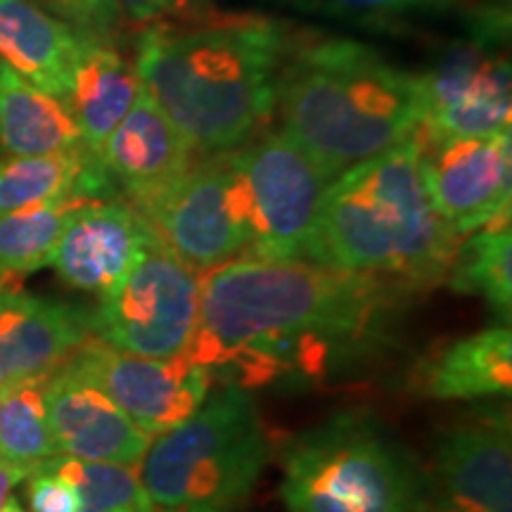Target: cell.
<instances>
[{"label":"cell","instance_id":"obj_1","mask_svg":"<svg viewBox=\"0 0 512 512\" xmlns=\"http://www.w3.org/2000/svg\"><path fill=\"white\" fill-rule=\"evenodd\" d=\"M413 290L313 261L240 256L202 275L185 356L211 380L254 389L328 380L373 361Z\"/></svg>","mask_w":512,"mask_h":512},{"label":"cell","instance_id":"obj_2","mask_svg":"<svg viewBox=\"0 0 512 512\" xmlns=\"http://www.w3.org/2000/svg\"><path fill=\"white\" fill-rule=\"evenodd\" d=\"M285 36L261 17L159 22L136 38L133 67L200 157L233 152L275 114Z\"/></svg>","mask_w":512,"mask_h":512},{"label":"cell","instance_id":"obj_3","mask_svg":"<svg viewBox=\"0 0 512 512\" xmlns=\"http://www.w3.org/2000/svg\"><path fill=\"white\" fill-rule=\"evenodd\" d=\"M422 147L420 133H413L328 185L309 261L392 280L413 292L446 283L460 238L430 200Z\"/></svg>","mask_w":512,"mask_h":512},{"label":"cell","instance_id":"obj_4","mask_svg":"<svg viewBox=\"0 0 512 512\" xmlns=\"http://www.w3.org/2000/svg\"><path fill=\"white\" fill-rule=\"evenodd\" d=\"M275 112L280 131L335 181L418 133L420 83L373 48L332 38L285 57Z\"/></svg>","mask_w":512,"mask_h":512},{"label":"cell","instance_id":"obj_5","mask_svg":"<svg viewBox=\"0 0 512 512\" xmlns=\"http://www.w3.org/2000/svg\"><path fill=\"white\" fill-rule=\"evenodd\" d=\"M268 460V441L247 389L221 384L188 420L152 439L138 475L152 505L181 512L238 510Z\"/></svg>","mask_w":512,"mask_h":512},{"label":"cell","instance_id":"obj_6","mask_svg":"<svg viewBox=\"0 0 512 512\" xmlns=\"http://www.w3.org/2000/svg\"><path fill=\"white\" fill-rule=\"evenodd\" d=\"M287 512H420L425 475L368 413H342L287 446Z\"/></svg>","mask_w":512,"mask_h":512},{"label":"cell","instance_id":"obj_7","mask_svg":"<svg viewBox=\"0 0 512 512\" xmlns=\"http://www.w3.org/2000/svg\"><path fill=\"white\" fill-rule=\"evenodd\" d=\"M202 275L145 223L131 266L91 311L93 337L124 354L174 358L188 351L200 316Z\"/></svg>","mask_w":512,"mask_h":512},{"label":"cell","instance_id":"obj_8","mask_svg":"<svg viewBox=\"0 0 512 512\" xmlns=\"http://www.w3.org/2000/svg\"><path fill=\"white\" fill-rule=\"evenodd\" d=\"M230 155L245 195V256L309 261L320 202L332 178L283 131L259 133Z\"/></svg>","mask_w":512,"mask_h":512},{"label":"cell","instance_id":"obj_9","mask_svg":"<svg viewBox=\"0 0 512 512\" xmlns=\"http://www.w3.org/2000/svg\"><path fill=\"white\" fill-rule=\"evenodd\" d=\"M128 204L200 275L240 259L249 249L245 195L230 152L200 157L171 183Z\"/></svg>","mask_w":512,"mask_h":512},{"label":"cell","instance_id":"obj_10","mask_svg":"<svg viewBox=\"0 0 512 512\" xmlns=\"http://www.w3.org/2000/svg\"><path fill=\"white\" fill-rule=\"evenodd\" d=\"M67 363L98 384L150 437H159L188 420L214 384L209 370L185 354L174 358L133 356L112 349L93 335Z\"/></svg>","mask_w":512,"mask_h":512},{"label":"cell","instance_id":"obj_11","mask_svg":"<svg viewBox=\"0 0 512 512\" xmlns=\"http://www.w3.org/2000/svg\"><path fill=\"white\" fill-rule=\"evenodd\" d=\"M420 512H512L508 408H482L441 434Z\"/></svg>","mask_w":512,"mask_h":512},{"label":"cell","instance_id":"obj_12","mask_svg":"<svg viewBox=\"0 0 512 512\" xmlns=\"http://www.w3.org/2000/svg\"><path fill=\"white\" fill-rule=\"evenodd\" d=\"M418 83L425 143L510 131V60L486 43L453 50Z\"/></svg>","mask_w":512,"mask_h":512},{"label":"cell","instance_id":"obj_13","mask_svg":"<svg viewBox=\"0 0 512 512\" xmlns=\"http://www.w3.org/2000/svg\"><path fill=\"white\" fill-rule=\"evenodd\" d=\"M510 138V131H501L444 143L422 140L425 188L437 214L460 240L479 228L510 219Z\"/></svg>","mask_w":512,"mask_h":512},{"label":"cell","instance_id":"obj_14","mask_svg":"<svg viewBox=\"0 0 512 512\" xmlns=\"http://www.w3.org/2000/svg\"><path fill=\"white\" fill-rule=\"evenodd\" d=\"M48 418L60 456L138 465L152 437L67 361L46 380Z\"/></svg>","mask_w":512,"mask_h":512},{"label":"cell","instance_id":"obj_15","mask_svg":"<svg viewBox=\"0 0 512 512\" xmlns=\"http://www.w3.org/2000/svg\"><path fill=\"white\" fill-rule=\"evenodd\" d=\"M91 335L88 309L12 292L0 304V392L48 380Z\"/></svg>","mask_w":512,"mask_h":512},{"label":"cell","instance_id":"obj_16","mask_svg":"<svg viewBox=\"0 0 512 512\" xmlns=\"http://www.w3.org/2000/svg\"><path fill=\"white\" fill-rule=\"evenodd\" d=\"M98 159L126 202L171 183L200 159L188 138L140 88L131 110L100 147Z\"/></svg>","mask_w":512,"mask_h":512},{"label":"cell","instance_id":"obj_17","mask_svg":"<svg viewBox=\"0 0 512 512\" xmlns=\"http://www.w3.org/2000/svg\"><path fill=\"white\" fill-rule=\"evenodd\" d=\"M145 221L119 197L91 200L64 228L50 266L74 290L102 297L136 256Z\"/></svg>","mask_w":512,"mask_h":512},{"label":"cell","instance_id":"obj_18","mask_svg":"<svg viewBox=\"0 0 512 512\" xmlns=\"http://www.w3.org/2000/svg\"><path fill=\"white\" fill-rule=\"evenodd\" d=\"M140 88L143 83L136 67L121 55L119 43L76 34L64 102L79 126L86 150L98 155L131 110Z\"/></svg>","mask_w":512,"mask_h":512},{"label":"cell","instance_id":"obj_19","mask_svg":"<svg viewBox=\"0 0 512 512\" xmlns=\"http://www.w3.org/2000/svg\"><path fill=\"white\" fill-rule=\"evenodd\" d=\"M411 382L418 394L441 401L510 396V328L482 330L446 344L437 354L422 358Z\"/></svg>","mask_w":512,"mask_h":512},{"label":"cell","instance_id":"obj_20","mask_svg":"<svg viewBox=\"0 0 512 512\" xmlns=\"http://www.w3.org/2000/svg\"><path fill=\"white\" fill-rule=\"evenodd\" d=\"M119 192L91 150L38 157H0V216L64 197L112 200Z\"/></svg>","mask_w":512,"mask_h":512},{"label":"cell","instance_id":"obj_21","mask_svg":"<svg viewBox=\"0 0 512 512\" xmlns=\"http://www.w3.org/2000/svg\"><path fill=\"white\" fill-rule=\"evenodd\" d=\"M0 150L38 157L86 150L67 102L0 62Z\"/></svg>","mask_w":512,"mask_h":512},{"label":"cell","instance_id":"obj_22","mask_svg":"<svg viewBox=\"0 0 512 512\" xmlns=\"http://www.w3.org/2000/svg\"><path fill=\"white\" fill-rule=\"evenodd\" d=\"M76 34L31 0H0V62L64 100Z\"/></svg>","mask_w":512,"mask_h":512},{"label":"cell","instance_id":"obj_23","mask_svg":"<svg viewBox=\"0 0 512 512\" xmlns=\"http://www.w3.org/2000/svg\"><path fill=\"white\" fill-rule=\"evenodd\" d=\"M512 230L510 219L479 228L458 242L446 283L472 294L508 316L512 306Z\"/></svg>","mask_w":512,"mask_h":512},{"label":"cell","instance_id":"obj_24","mask_svg":"<svg viewBox=\"0 0 512 512\" xmlns=\"http://www.w3.org/2000/svg\"><path fill=\"white\" fill-rule=\"evenodd\" d=\"M86 202L91 200L64 197L0 216V275L19 283L24 275L50 266L64 228Z\"/></svg>","mask_w":512,"mask_h":512},{"label":"cell","instance_id":"obj_25","mask_svg":"<svg viewBox=\"0 0 512 512\" xmlns=\"http://www.w3.org/2000/svg\"><path fill=\"white\" fill-rule=\"evenodd\" d=\"M60 456L48 418L46 380L5 389L0 396V460L24 475Z\"/></svg>","mask_w":512,"mask_h":512},{"label":"cell","instance_id":"obj_26","mask_svg":"<svg viewBox=\"0 0 512 512\" xmlns=\"http://www.w3.org/2000/svg\"><path fill=\"white\" fill-rule=\"evenodd\" d=\"M38 470H48L74 486L79 512H150L152 505L138 465L55 456Z\"/></svg>","mask_w":512,"mask_h":512},{"label":"cell","instance_id":"obj_27","mask_svg":"<svg viewBox=\"0 0 512 512\" xmlns=\"http://www.w3.org/2000/svg\"><path fill=\"white\" fill-rule=\"evenodd\" d=\"M74 34L119 43L126 34V19L117 0H31Z\"/></svg>","mask_w":512,"mask_h":512},{"label":"cell","instance_id":"obj_28","mask_svg":"<svg viewBox=\"0 0 512 512\" xmlns=\"http://www.w3.org/2000/svg\"><path fill=\"white\" fill-rule=\"evenodd\" d=\"M29 503L34 512H79L74 486L48 470L29 475Z\"/></svg>","mask_w":512,"mask_h":512},{"label":"cell","instance_id":"obj_29","mask_svg":"<svg viewBox=\"0 0 512 512\" xmlns=\"http://www.w3.org/2000/svg\"><path fill=\"white\" fill-rule=\"evenodd\" d=\"M188 3L190 0H117L126 24H138L143 29L181 15L188 8Z\"/></svg>","mask_w":512,"mask_h":512},{"label":"cell","instance_id":"obj_30","mask_svg":"<svg viewBox=\"0 0 512 512\" xmlns=\"http://www.w3.org/2000/svg\"><path fill=\"white\" fill-rule=\"evenodd\" d=\"M22 479H27V475H24L22 470H17V467H12L0 460V508H3L5 501H8L12 494V489H15Z\"/></svg>","mask_w":512,"mask_h":512},{"label":"cell","instance_id":"obj_31","mask_svg":"<svg viewBox=\"0 0 512 512\" xmlns=\"http://www.w3.org/2000/svg\"><path fill=\"white\" fill-rule=\"evenodd\" d=\"M342 3L354 5V8H366V10H401L408 5L418 3V0H342Z\"/></svg>","mask_w":512,"mask_h":512},{"label":"cell","instance_id":"obj_32","mask_svg":"<svg viewBox=\"0 0 512 512\" xmlns=\"http://www.w3.org/2000/svg\"><path fill=\"white\" fill-rule=\"evenodd\" d=\"M19 287H17V283H10V280H3V283H0V304L5 302V299L10 297L12 292H17Z\"/></svg>","mask_w":512,"mask_h":512},{"label":"cell","instance_id":"obj_33","mask_svg":"<svg viewBox=\"0 0 512 512\" xmlns=\"http://www.w3.org/2000/svg\"><path fill=\"white\" fill-rule=\"evenodd\" d=\"M0 512H27V510L22 508V503H19L15 496H10L8 501H5L3 508H0Z\"/></svg>","mask_w":512,"mask_h":512},{"label":"cell","instance_id":"obj_34","mask_svg":"<svg viewBox=\"0 0 512 512\" xmlns=\"http://www.w3.org/2000/svg\"><path fill=\"white\" fill-rule=\"evenodd\" d=\"M150 512H181V510H171V508H159V505H155Z\"/></svg>","mask_w":512,"mask_h":512},{"label":"cell","instance_id":"obj_35","mask_svg":"<svg viewBox=\"0 0 512 512\" xmlns=\"http://www.w3.org/2000/svg\"><path fill=\"white\" fill-rule=\"evenodd\" d=\"M3 280H8V278H3V275H0V283H3ZM10 283H12V280H10Z\"/></svg>","mask_w":512,"mask_h":512},{"label":"cell","instance_id":"obj_36","mask_svg":"<svg viewBox=\"0 0 512 512\" xmlns=\"http://www.w3.org/2000/svg\"><path fill=\"white\" fill-rule=\"evenodd\" d=\"M0 396H3V392H0Z\"/></svg>","mask_w":512,"mask_h":512}]
</instances>
